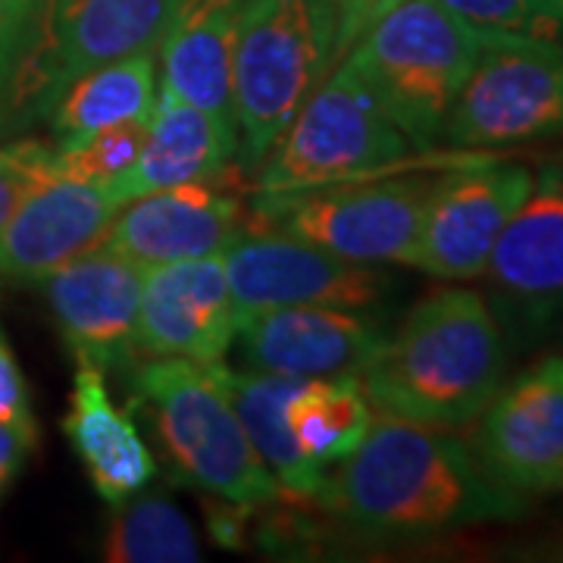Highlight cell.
Listing matches in <instances>:
<instances>
[{
  "label": "cell",
  "mask_w": 563,
  "mask_h": 563,
  "mask_svg": "<svg viewBox=\"0 0 563 563\" xmlns=\"http://www.w3.org/2000/svg\"><path fill=\"white\" fill-rule=\"evenodd\" d=\"M313 501L342 529L379 544L426 542L526 510V498L495 483L463 439L385 413Z\"/></svg>",
  "instance_id": "obj_1"
},
{
  "label": "cell",
  "mask_w": 563,
  "mask_h": 563,
  "mask_svg": "<svg viewBox=\"0 0 563 563\" xmlns=\"http://www.w3.org/2000/svg\"><path fill=\"white\" fill-rule=\"evenodd\" d=\"M504 373L501 320L485 295L439 288L407 310L357 379L385 417L457 429L479 417Z\"/></svg>",
  "instance_id": "obj_2"
},
{
  "label": "cell",
  "mask_w": 563,
  "mask_h": 563,
  "mask_svg": "<svg viewBox=\"0 0 563 563\" xmlns=\"http://www.w3.org/2000/svg\"><path fill=\"white\" fill-rule=\"evenodd\" d=\"M135 401L181 479L217 501L251 507L285 495L251 444L213 369L185 357H141L129 366Z\"/></svg>",
  "instance_id": "obj_3"
},
{
  "label": "cell",
  "mask_w": 563,
  "mask_h": 563,
  "mask_svg": "<svg viewBox=\"0 0 563 563\" xmlns=\"http://www.w3.org/2000/svg\"><path fill=\"white\" fill-rule=\"evenodd\" d=\"M492 35L439 0H404L342 60L361 73L410 144L429 151L442 141L444 120Z\"/></svg>",
  "instance_id": "obj_4"
},
{
  "label": "cell",
  "mask_w": 563,
  "mask_h": 563,
  "mask_svg": "<svg viewBox=\"0 0 563 563\" xmlns=\"http://www.w3.org/2000/svg\"><path fill=\"white\" fill-rule=\"evenodd\" d=\"M335 0H247L232 57V110L244 169H257L339 63Z\"/></svg>",
  "instance_id": "obj_5"
},
{
  "label": "cell",
  "mask_w": 563,
  "mask_h": 563,
  "mask_svg": "<svg viewBox=\"0 0 563 563\" xmlns=\"http://www.w3.org/2000/svg\"><path fill=\"white\" fill-rule=\"evenodd\" d=\"M410 154V139L385 113L361 73L339 60L335 73L320 81L257 163L254 188L266 195L369 179L376 173L401 169Z\"/></svg>",
  "instance_id": "obj_6"
},
{
  "label": "cell",
  "mask_w": 563,
  "mask_h": 563,
  "mask_svg": "<svg viewBox=\"0 0 563 563\" xmlns=\"http://www.w3.org/2000/svg\"><path fill=\"white\" fill-rule=\"evenodd\" d=\"M435 179L429 173L407 179H351L254 195V220L266 232L313 244L361 263L413 266L422 213Z\"/></svg>",
  "instance_id": "obj_7"
},
{
  "label": "cell",
  "mask_w": 563,
  "mask_h": 563,
  "mask_svg": "<svg viewBox=\"0 0 563 563\" xmlns=\"http://www.w3.org/2000/svg\"><path fill=\"white\" fill-rule=\"evenodd\" d=\"M179 7L181 0H51L35 47L10 79L0 120L44 117L81 73L157 51Z\"/></svg>",
  "instance_id": "obj_8"
},
{
  "label": "cell",
  "mask_w": 563,
  "mask_h": 563,
  "mask_svg": "<svg viewBox=\"0 0 563 563\" xmlns=\"http://www.w3.org/2000/svg\"><path fill=\"white\" fill-rule=\"evenodd\" d=\"M563 135V44L495 32L444 120L454 147H510Z\"/></svg>",
  "instance_id": "obj_9"
},
{
  "label": "cell",
  "mask_w": 563,
  "mask_h": 563,
  "mask_svg": "<svg viewBox=\"0 0 563 563\" xmlns=\"http://www.w3.org/2000/svg\"><path fill=\"white\" fill-rule=\"evenodd\" d=\"M222 263L239 317L269 307L373 310L398 291V279L379 263L347 261L266 229L242 235Z\"/></svg>",
  "instance_id": "obj_10"
},
{
  "label": "cell",
  "mask_w": 563,
  "mask_h": 563,
  "mask_svg": "<svg viewBox=\"0 0 563 563\" xmlns=\"http://www.w3.org/2000/svg\"><path fill=\"white\" fill-rule=\"evenodd\" d=\"M466 444L485 473L520 498L563 488V354L501 383Z\"/></svg>",
  "instance_id": "obj_11"
},
{
  "label": "cell",
  "mask_w": 563,
  "mask_h": 563,
  "mask_svg": "<svg viewBox=\"0 0 563 563\" xmlns=\"http://www.w3.org/2000/svg\"><path fill=\"white\" fill-rule=\"evenodd\" d=\"M532 185V169L520 163L463 161L442 173L426 201L413 266L444 282L479 279Z\"/></svg>",
  "instance_id": "obj_12"
},
{
  "label": "cell",
  "mask_w": 563,
  "mask_h": 563,
  "mask_svg": "<svg viewBox=\"0 0 563 563\" xmlns=\"http://www.w3.org/2000/svg\"><path fill=\"white\" fill-rule=\"evenodd\" d=\"M122 207L113 185L66 176L54 154L0 225V279L41 285L98 247Z\"/></svg>",
  "instance_id": "obj_13"
},
{
  "label": "cell",
  "mask_w": 563,
  "mask_h": 563,
  "mask_svg": "<svg viewBox=\"0 0 563 563\" xmlns=\"http://www.w3.org/2000/svg\"><path fill=\"white\" fill-rule=\"evenodd\" d=\"M147 266L110 247H91L41 282L60 339L76 361L117 369L139 361L141 291Z\"/></svg>",
  "instance_id": "obj_14"
},
{
  "label": "cell",
  "mask_w": 563,
  "mask_h": 563,
  "mask_svg": "<svg viewBox=\"0 0 563 563\" xmlns=\"http://www.w3.org/2000/svg\"><path fill=\"white\" fill-rule=\"evenodd\" d=\"M235 298L222 254L151 266L141 291L135 351L220 366L235 342Z\"/></svg>",
  "instance_id": "obj_15"
},
{
  "label": "cell",
  "mask_w": 563,
  "mask_h": 563,
  "mask_svg": "<svg viewBox=\"0 0 563 563\" xmlns=\"http://www.w3.org/2000/svg\"><path fill=\"white\" fill-rule=\"evenodd\" d=\"M220 179L217 173L213 179L185 181L129 201L101 244L147 269L225 254L251 232V217L242 198L222 188Z\"/></svg>",
  "instance_id": "obj_16"
},
{
  "label": "cell",
  "mask_w": 563,
  "mask_h": 563,
  "mask_svg": "<svg viewBox=\"0 0 563 563\" xmlns=\"http://www.w3.org/2000/svg\"><path fill=\"white\" fill-rule=\"evenodd\" d=\"M383 342L385 332L373 317L339 307H269L235 322L244 369L291 379L361 376Z\"/></svg>",
  "instance_id": "obj_17"
},
{
  "label": "cell",
  "mask_w": 563,
  "mask_h": 563,
  "mask_svg": "<svg viewBox=\"0 0 563 563\" xmlns=\"http://www.w3.org/2000/svg\"><path fill=\"white\" fill-rule=\"evenodd\" d=\"M483 276L495 313L526 329L563 317V166L536 176L523 207L492 247Z\"/></svg>",
  "instance_id": "obj_18"
},
{
  "label": "cell",
  "mask_w": 563,
  "mask_h": 563,
  "mask_svg": "<svg viewBox=\"0 0 563 563\" xmlns=\"http://www.w3.org/2000/svg\"><path fill=\"white\" fill-rule=\"evenodd\" d=\"M63 432L110 510L139 495L157 476V463L141 439L132 407L122 410L110 401L103 369L95 363L76 361Z\"/></svg>",
  "instance_id": "obj_19"
},
{
  "label": "cell",
  "mask_w": 563,
  "mask_h": 563,
  "mask_svg": "<svg viewBox=\"0 0 563 563\" xmlns=\"http://www.w3.org/2000/svg\"><path fill=\"white\" fill-rule=\"evenodd\" d=\"M247 0H181L163 38V85L235 135L232 57ZM239 141V135H235Z\"/></svg>",
  "instance_id": "obj_20"
},
{
  "label": "cell",
  "mask_w": 563,
  "mask_h": 563,
  "mask_svg": "<svg viewBox=\"0 0 563 563\" xmlns=\"http://www.w3.org/2000/svg\"><path fill=\"white\" fill-rule=\"evenodd\" d=\"M235 151H239L235 135H229L201 107L181 101L176 91L163 85L139 161L125 176L110 185L117 198L129 203L141 195L163 191L173 185L213 179L235 157Z\"/></svg>",
  "instance_id": "obj_21"
},
{
  "label": "cell",
  "mask_w": 563,
  "mask_h": 563,
  "mask_svg": "<svg viewBox=\"0 0 563 563\" xmlns=\"http://www.w3.org/2000/svg\"><path fill=\"white\" fill-rule=\"evenodd\" d=\"M210 369L222 385L225 398L235 407L251 444L257 448L263 463L282 485V492L301 501H313V495L320 492L325 479V466L303 454L285 420V404L301 379L276 376V373H254V369H232L225 363L210 366Z\"/></svg>",
  "instance_id": "obj_22"
},
{
  "label": "cell",
  "mask_w": 563,
  "mask_h": 563,
  "mask_svg": "<svg viewBox=\"0 0 563 563\" xmlns=\"http://www.w3.org/2000/svg\"><path fill=\"white\" fill-rule=\"evenodd\" d=\"M157 103V57L154 51L88 69L63 88L47 107L54 147H76L88 135L117 122L151 117Z\"/></svg>",
  "instance_id": "obj_23"
},
{
  "label": "cell",
  "mask_w": 563,
  "mask_h": 563,
  "mask_svg": "<svg viewBox=\"0 0 563 563\" xmlns=\"http://www.w3.org/2000/svg\"><path fill=\"white\" fill-rule=\"evenodd\" d=\"M285 420L295 442L320 466L344 461L373 426V404L357 376L301 379L285 404Z\"/></svg>",
  "instance_id": "obj_24"
},
{
  "label": "cell",
  "mask_w": 563,
  "mask_h": 563,
  "mask_svg": "<svg viewBox=\"0 0 563 563\" xmlns=\"http://www.w3.org/2000/svg\"><path fill=\"white\" fill-rule=\"evenodd\" d=\"M201 542L195 526L166 495H141L113 507L103 539L110 563H198Z\"/></svg>",
  "instance_id": "obj_25"
},
{
  "label": "cell",
  "mask_w": 563,
  "mask_h": 563,
  "mask_svg": "<svg viewBox=\"0 0 563 563\" xmlns=\"http://www.w3.org/2000/svg\"><path fill=\"white\" fill-rule=\"evenodd\" d=\"M147 125H151V117L101 129L79 141L76 147L57 151V169L76 179L110 185L135 166L141 147L147 141Z\"/></svg>",
  "instance_id": "obj_26"
},
{
  "label": "cell",
  "mask_w": 563,
  "mask_h": 563,
  "mask_svg": "<svg viewBox=\"0 0 563 563\" xmlns=\"http://www.w3.org/2000/svg\"><path fill=\"white\" fill-rule=\"evenodd\" d=\"M461 20L492 32L558 41L563 16L554 0H439Z\"/></svg>",
  "instance_id": "obj_27"
},
{
  "label": "cell",
  "mask_w": 563,
  "mask_h": 563,
  "mask_svg": "<svg viewBox=\"0 0 563 563\" xmlns=\"http://www.w3.org/2000/svg\"><path fill=\"white\" fill-rule=\"evenodd\" d=\"M54 154L57 147L44 141H16L0 147V225L13 210L16 198L29 188V181L54 161Z\"/></svg>",
  "instance_id": "obj_28"
},
{
  "label": "cell",
  "mask_w": 563,
  "mask_h": 563,
  "mask_svg": "<svg viewBox=\"0 0 563 563\" xmlns=\"http://www.w3.org/2000/svg\"><path fill=\"white\" fill-rule=\"evenodd\" d=\"M0 422L16 426L25 435L38 439V422L32 413V398H29V385L22 376L16 354L7 342L3 329H0Z\"/></svg>",
  "instance_id": "obj_29"
},
{
  "label": "cell",
  "mask_w": 563,
  "mask_h": 563,
  "mask_svg": "<svg viewBox=\"0 0 563 563\" xmlns=\"http://www.w3.org/2000/svg\"><path fill=\"white\" fill-rule=\"evenodd\" d=\"M404 0H335V13H339V38H335V57L342 60L344 54L357 44V41L388 16Z\"/></svg>",
  "instance_id": "obj_30"
},
{
  "label": "cell",
  "mask_w": 563,
  "mask_h": 563,
  "mask_svg": "<svg viewBox=\"0 0 563 563\" xmlns=\"http://www.w3.org/2000/svg\"><path fill=\"white\" fill-rule=\"evenodd\" d=\"M35 444H38L35 435H25L16 426L0 422V501L10 492V485L16 483L22 463L35 451Z\"/></svg>",
  "instance_id": "obj_31"
},
{
  "label": "cell",
  "mask_w": 563,
  "mask_h": 563,
  "mask_svg": "<svg viewBox=\"0 0 563 563\" xmlns=\"http://www.w3.org/2000/svg\"><path fill=\"white\" fill-rule=\"evenodd\" d=\"M47 3L51 0H7L10 20H13V32H16V44H20V60L35 47V41H38ZM20 60H16V66H20Z\"/></svg>",
  "instance_id": "obj_32"
},
{
  "label": "cell",
  "mask_w": 563,
  "mask_h": 563,
  "mask_svg": "<svg viewBox=\"0 0 563 563\" xmlns=\"http://www.w3.org/2000/svg\"><path fill=\"white\" fill-rule=\"evenodd\" d=\"M20 60V44H16V32H13V20L7 10V0H0V107L7 98V88L13 79V69Z\"/></svg>",
  "instance_id": "obj_33"
},
{
  "label": "cell",
  "mask_w": 563,
  "mask_h": 563,
  "mask_svg": "<svg viewBox=\"0 0 563 563\" xmlns=\"http://www.w3.org/2000/svg\"><path fill=\"white\" fill-rule=\"evenodd\" d=\"M558 3V10H561V16H563V0H554Z\"/></svg>",
  "instance_id": "obj_34"
}]
</instances>
